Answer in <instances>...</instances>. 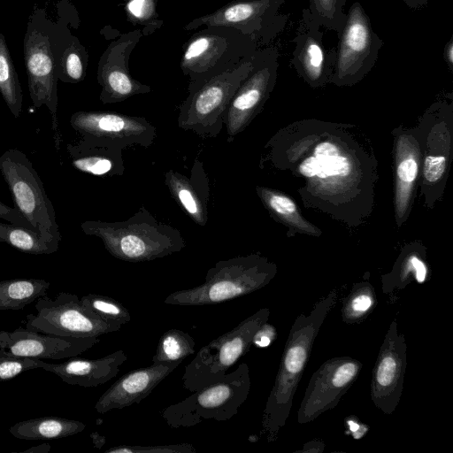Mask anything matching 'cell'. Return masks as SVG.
Instances as JSON below:
<instances>
[{
    "label": "cell",
    "mask_w": 453,
    "mask_h": 453,
    "mask_svg": "<svg viewBox=\"0 0 453 453\" xmlns=\"http://www.w3.org/2000/svg\"><path fill=\"white\" fill-rule=\"evenodd\" d=\"M337 297V290H331L315 303L309 315L301 313L296 317L290 328L262 416L261 431L268 441H275L286 424L315 339Z\"/></svg>",
    "instance_id": "obj_1"
},
{
    "label": "cell",
    "mask_w": 453,
    "mask_h": 453,
    "mask_svg": "<svg viewBox=\"0 0 453 453\" xmlns=\"http://www.w3.org/2000/svg\"><path fill=\"white\" fill-rule=\"evenodd\" d=\"M81 228L85 234L101 239L112 257L127 262L163 258L186 246L178 228L157 221L145 207L124 221L86 220Z\"/></svg>",
    "instance_id": "obj_2"
},
{
    "label": "cell",
    "mask_w": 453,
    "mask_h": 453,
    "mask_svg": "<svg viewBox=\"0 0 453 453\" xmlns=\"http://www.w3.org/2000/svg\"><path fill=\"white\" fill-rule=\"evenodd\" d=\"M275 266L256 255L220 260L211 267L204 282L168 295L172 305H205L232 300L265 287L274 277Z\"/></svg>",
    "instance_id": "obj_3"
},
{
    "label": "cell",
    "mask_w": 453,
    "mask_h": 453,
    "mask_svg": "<svg viewBox=\"0 0 453 453\" xmlns=\"http://www.w3.org/2000/svg\"><path fill=\"white\" fill-rule=\"evenodd\" d=\"M56 25V21L48 17L44 8L35 6L27 21L23 52L30 98L35 108L42 105L48 108L55 145L59 150L58 79L54 50Z\"/></svg>",
    "instance_id": "obj_4"
},
{
    "label": "cell",
    "mask_w": 453,
    "mask_h": 453,
    "mask_svg": "<svg viewBox=\"0 0 453 453\" xmlns=\"http://www.w3.org/2000/svg\"><path fill=\"white\" fill-rule=\"evenodd\" d=\"M252 67V57L195 86L179 108L178 126L202 138H216L234 93Z\"/></svg>",
    "instance_id": "obj_5"
},
{
    "label": "cell",
    "mask_w": 453,
    "mask_h": 453,
    "mask_svg": "<svg viewBox=\"0 0 453 453\" xmlns=\"http://www.w3.org/2000/svg\"><path fill=\"white\" fill-rule=\"evenodd\" d=\"M254 39L227 27H205L193 34L182 48L180 69L195 86L253 56Z\"/></svg>",
    "instance_id": "obj_6"
},
{
    "label": "cell",
    "mask_w": 453,
    "mask_h": 453,
    "mask_svg": "<svg viewBox=\"0 0 453 453\" xmlns=\"http://www.w3.org/2000/svg\"><path fill=\"white\" fill-rule=\"evenodd\" d=\"M250 386V369L243 362L221 380L165 408L161 415L173 428L194 426L208 419L228 420L248 398Z\"/></svg>",
    "instance_id": "obj_7"
},
{
    "label": "cell",
    "mask_w": 453,
    "mask_h": 453,
    "mask_svg": "<svg viewBox=\"0 0 453 453\" xmlns=\"http://www.w3.org/2000/svg\"><path fill=\"white\" fill-rule=\"evenodd\" d=\"M0 173L7 184L15 208L39 234L59 244L62 236L54 207L27 155L17 149L5 150L0 155Z\"/></svg>",
    "instance_id": "obj_8"
},
{
    "label": "cell",
    "mask_w": 453,
    "mask_h": 453,
    "mask_svg": "<svg viewBox=\"0 0 453 453\" xmlns=\"http://www.w3.org/2000/svg\"><path fill=\"white\" fill-rule=\"evenodd\" d=\"M269 316V309H260L202 347L185 366L183 388L193 393L224 378L226 371L250 350L254 335Z\"/></svg>",
    "instance_id": "obj_9"
},
{
    "label": "cell",
    "mask_w": 453,
    "mask_h": 453,
    "mask_svg": "<svg viewBox=\"0 0 453 453\" xmlns=\"http://www.w3.org/2000/svg\"><path fill=\"white\" fill-rule=\"evenodd\" d=\"M285 0H234L213 12L197 17L183 27L191 31L201 27H227L256 41L259 48L281 34L288 15L280 10Z\"/></svg>",
    "instance_id": "obj_10"
},
{
    "label": "cell",
    "mask_w": 453,
    "mask_h": 453,
    "mask_svg": "<svg viewBox=\"0 0 453 453\" xmlns=\"http://www.w3.org/2000/svg\"><path fill=\"white\" fill-rule=\"evenodd\" d=\"M338 43L332 81L350 84L362 79L374 66L384 42L375 33L363 5L354 2L348 10Z\"/></svg>",
    "instance_id": "obj_11"
},
{
    "label": "cell",
    "mask_w": 453,
    "mask_h": 453,
    "mask_svg": "<svg viewBox=\"0 0 453 453\" xmlns=\"http://www.w3.org/2000/svg\"><path fill=\"white\" fill-rule=\"evenodd\" d=\"M36 314L27 316L26 328L65 337H98L121 326L108 323L84 307L78 296L60 292L43 296L35 303Z\"/></svg>",
    "instance_id": "obj_12"
},
{
    "label": "cell",
    "mask_w": 453,
    "mask_h": 453,
    "mask_svg": "<svg viewBox=\"0 0 453 453\" xmlns=\"http://www.w3.org/2000/svg\"><path fill=\"white\" fill-rule=\"evenodd\" d=\"M279 50L258 48L252 56V67L230 101L224 116L227 142L244 130L271 91L277 76Z\"/></svg>",
    "instance_id": "obj_13"
},
{
    "label": "cell",
    "mask_w": 453,
    "mask_h": 453,
    "mask_svg": "<svg viewBox=\"0 0 453 453\" xmlns=\"http://www.w3.org/2000/svg\"><path fill=\"white\" fill-rule=\"evenodd\" d=\"M361 370V362L350 357H336L325 361L309 381L297 411L298 424L311 422L334 409Z\"/></svg>",
    "instance_id": "obj_14"
},
{
    "label": "cell",
    "mask_w": 453,
    "mask_h": 453,
    "mask_svg": "<svg viewBox=\"0 0 453 453\" xmlns=\"http://www.w3.org/2000/svg\"><path fill=\"white\" fill-rule=\"evenodd\" d=\"M71 127L83 137L125 149L134 145L150 147L156 127L144 117L119 112L79 111L71 115Z\"/></svg>",
    "instance_id": "obj_15"
},
{
    "label": "cell",
    "mask_w": 453,
    "mask_h": 453,
    "mask_svg": "<svg viewBox=\"0 0 453 453\" xmlns=\"http://www.w3.org/2000/svg\"><path fill=\"white\" fill-rule=\"evenodd\" d=\"M142 36L140 28L122 34L101 55L96 78L101 86L99 99L104 104L121 103L134 96L151 92L149 85L134 79L129 71L131 53Z\"/></svg>",
    "instance_id": "obj_16"
},
{
    "label": "cell",
    "mask_w": 453,
    "mask_h": 453,
    "mask_svg": "<svg viewBox=\"0 0 453 453\" xmlns=\"http://www.w3.org/2000/svg\"><path fill=\"white\" fill-rule=\"evenodd\" d=\"M405 336L394 319L384 337L372 369L371 398L385 414H392L402 397L407 365Z\"/></svg>",
    "instance_id": "obj_17"
},
{
    "label": "cell",
    "mask_w": 453,
    "mask_h": 453,
    "mask_svg": "<svg viewBox=\"0 0 453 453\" xmlns=\"http://www.w3.org/2000/svg\"><path fill=\"white\" fill-rule=\"evenodd\" d=\"M99 342L98 337H65L19 327L0 331V356L60 360L77 357Z\"/></svg>",
    "instance_id": "obj_18"
},
{
    "label": "cell",
    "mask_w": 453,
    "mask_h": 453,
    "mask_svg": "<svg viewBox=\"0 0 453 453\" xmlns=\"http://www.w3.org/2000/svg\"><path fill=\"white\" fill-rule=\"evenodd\" d=\"M322 27L311 18L306 8L295 36V48L290 65L311 85H320L331 79L334 73L336 48L328 49L324 42Z\"/></svg>",
    "instance_id": "obj_19"
},
{
    "label": "cell",
    "mask_w": 453,
    "mask_h": 453,
    "mask_svg": "<svg viewBox=\"0 0 453 453\" xmlns=\"http://www.w3.org/2000/svg\"><path fill=\"white\" fill-rule=\"evenodd\" d=\"M181 362L152 364L124 374L99 397L95 410L104 414L114 409L120 410L139 403Z\"/></svg>",
    "instance_id": "obj_20"
},
{
    "label": "cell",
    "mask_w": 453,
    "mask_h": 453,
    "mask_svg": "<svg viewBox=\"0 0 453 453\" xmlns=\"http://www.w3.org/2000/svg\"><path fill=\"white\" fill-rule=\"evenodd\" d=\"M127 360L126 353L119 349L97 359L73 357L60 363L40 359L39 368L54 373L69 385L93 388L116 377Z\"/></svg>",
    "instance_id": "obj_21"
},
{
    "label": "cell",
    "mask_w": 453,
    "mask_h": 453,
    "mask_svg": "<svg viewBox=\"0 0 453 453\" xmlns=\"http://www.w3.org/2000/svg\"><path fill=\"white\" fill-rule=\"evenodd\" d=\"M165 183L177 203L197 225L204 226L208 221L210 183L203 162L196 159L190 176L170 169L165 173Z\"/></svg>",
    "instance_id": "obj_22"
},
{
    "label": "cell",
    "mask_w": 453,
    "mask_h": 453,
    "mask_svg": "<svg viewBox=\"0 0 453 453\" xmlns=\"http://www.w3.org/2000/svg\"><path fill=\"white\" fill-rule=\"evenodd\" d=\"M73 166L94 176H121L125 172L122 149L96 139L81 137L66 145Z\"/></svg>",
    "instance_id": "obj_23"
},
{
    "label": "cell",
    "mask_w": 453,
    "mask_h": 453,
    "mask_svg": "<svg viewBox=\"0 0 453 453\" xmlns=\"http://www.w3.org/2000/svg\"><path fill=\"white\" fill-rule=\"evenodd\" d=\"M69 22H57L55 33V58L58 81L78 83L85 79L88 64V52L78 37L72 35Z\"/></svg>",
    "instance_id": "obj_24"
},
{
    "label": "cell",
    "mask_w": 453,
    "mask_h": 453,
    "mask_svg": "<svg viewBox=\"0 0 453 453\" xmlns=\"http://www.w3.org/2000/svg\"><path fill=\"white\" fill-rule=\"evenodd\" d=\"M86 425L61 417H40L15 423L9 428L12 435L27 441L52 440L72 436L82 432Z\"/></svg>",
    "instance_id": "obj_25"
},
{
    "label": "cell",
    "mask_w": 453,
    "mask_h": 453,
    "mask_svg": "<svg viewBox=\"0 0 453 453\" xmlns=\"http://www.w3.org/2000/svg\"><path fill=\"white\" fill-rule=\"evenodd\" d=\"M50 283L42 279L0 281V311H18L46 296Z\"/></svg>",
    "instance_id": "obj_26"
},
{
    "label": "cell",
    "mask_w": 453,
    "mask_h": 453,
    "mask_svg": "<svg viewBox=\"0 0 453 453\" xmlns=\"http://www.w3.org/2000/svg\"><path fill=\"white\" fill-rule=\"evenodd\" d=\"M0 242L32 255H50L58 251L59 246L49 242L35 230L9 222H0Z\"/></svg>",
    "instance_id": "obj_27"
},
{
    "label": "cell",
    "mask_w": 453,
    "mask_h": 453,
    "mask_svg": "<svg viewBox=\"0 0 453 453\" xmlns=\"http://www.w3.org/2000/svg\"><path fill=\"white\" fill-rule=\"evenodd\" d=\"M0 93L14 118L22 111L23 94L4 35L0 33Z\"/></svg>",
    "instance_id": "obj_28"
},
{
    "label": "cell",
    "mask_w": 453,
    "mask_h": 453,
    "mask_svg": "<svg viewBox=\"0 0 453 453\" xmlns=\"http://www.w3.org/2000/svg\"><path fill=\"white\" fill-rule=\"evenodd\" d=\"M377 298L373 287L369 282L354 285L345 298L342 308L344 322L355 324L363 321L376 307Z\"/></svg>",
    "instance_id": "obj_29"
},
{
    "label": "cell",
    "mask_w": 453,
    "mask_h": 453,
    "mask_svg": "<svg viewBox=\"0 0 453 453\" xmlns=\"http://www.w3.org/2000/svg\"><path fill=\"white\" fill-rule=\"evenodd\" d=\"M196 342L188 333L179 329H170L159 339L152 364L182 361L195 353Z\"/></svg>",
    "instance_id": "obj_30"
},
{
    "label": "cell",
    "mask_w": 453,
    "mask_h": 453,
    "mask_svg": "<svg viewBox=\"0 0 453 453\" xmlns=\"http://www.w3.org/2000/svg\"><path fill=\"white\" fill-rule=\"evenodd\" d=\"M427 278L426 264L417 256H410L398 271H394L382 279V291L384 294H391L405 288L413 280L418 283H424Z\"/></svg>",
    "instance_id": "obj_31"
},
{
    "label": "cell",
    "mask_w": 453,
    "mask_h": 453,
    "mask_svg": "<svg viewBox=\"0 0 453 453\" xmlns=\"http://www.w3.org/2000/svg\"><path fill=\"white\" fill-rule=\"evenodd\" d=\"M80 300L84 307L108 323L122 326L131 320L128 310L112 297L88 294Z\"/></svg>",
    "instance_id": "obj_32"
},
{
    "label": "cell",
    "mask_w": 453,
    "mask_h": 453,
    "mask_svg": "<svg viewBox=\"0 0 453 453\" xmlns=\"http://www.w3.org/2000/svg\"><path fill=\"white\" fill-rule=\"evenodd\" d=\"M157 0H127L125 12L134 26H140L143 36H148L160 28L164 23L157 11Z\"/></svg>",
    "instance_id": "obj_33"
},
{
    "label": "cell",
    "mask_w": 453,
    "mask_h": 453,
    "mask_svg": "<svg viewBox=\"0 0 453 453\" xmlns=\"http://www.w3.org/2000/svg\"><path fill=\"white\" fill-rule=\"evenodd\" d=\"M347 0H309L307 7L311 18L322 27L338 33L343 27Z\"/></svg>",
    "instance_id": "obj_34"
},
{
    "label": "cell",
    "mask_w": 453,
    "mask_h": 453,
    "mask_svg": "<svg viewBox=\"0 0 453 453\" xmlns=\"http://www.w3.org/2000/svg\"><path fill=\"white\" fill-rule=\"evenodd\" d=\"M40 359L0 356V382L12 380L28 370L39 368Z\"/></svg>",
    "instance_id": "obj_35"
},
{
    "label": "cell",
    "mask_w": 453,
    "mask_h": 453,
    "mask_svg": "<svg viewBox=\"0 0 453 453\" xmlns=\"http://www.w3.org/2000/svg\"><path fill=\"white\" fill-rule=\"evenodd\" d=\"M317 161L316 176L325 179L329 176H345L349 171L347 158L340 155L323 156L315 154Z\"/></svg>",
    "instance_id": "obj_36"
},
{
    "label": "cell",
    "mask_w": 453,
    "mask_h": 453,
    "mask_svg": "<svg viewBox=\"0 0 453 453\" xmlns=\"http://www.w3.org/2000/svg\"><path fill=\"white\" fill-rule=\"evenodd\" d=\"M105 453H195L192 444L180 443L157 446H116L106 449Z\"/></svg>",
    "instance_id": "obj_37"
},
{
    "label": "cell",
    "mask_w": 453,
    "mask_h": 453,
    "mask_svg": "<svg viewBox=\"0 0 453 453\" xmlns=\"http://www.w3.org/2000/svg\"><path fill=\"white\" fill-rule=\"evenodd\" d=\"M259 195L267 206L278 215L287 217L296 211L295 203L285 196L265 188H259Z\"/></svg>",
    "instance_id": "obj_38"
},
{
    "label": "cell",
    "mask_w": 453,
    "mask_h": 453,
    "mask_svg": "<svg viewBox=\"0 0 453 453\" xmlns=\"http://www.w3.org/2000/svg\"><path fill=\"white\" fill-rule=\"evenodd\" d=\"M446 169V158L442 156H427L424 163V175L430 182L437 181Z\"/></svg>",
    "instance_id": "obj_39"
},
{
    "label": "cell",
    "mask_w": 453,
    "mask_h": 453,
    "mask_svg": "<svg viewBox=\"0 0 453 453\" xmlns=\"http://www.w3.org/2000/svg\"><path fill=\"white\" fill-rule=\"evenodd\" d=\"M0 218L9 223L25 226L35 230L33 226L27 220L17 208L8 206L0 201Z\"/></svg>",
    "instance_id": "obj_40"
},
{
    "label": "cell",
    "mask_w": 453,
    "mask_h": 453,
    "mask_svg": "<svg viewBox=\"0 0 453 453\" xmlns=\"http://www.w3.org/2000/svg\"><path fill=\"white\" fill-rule=\"evenodd\" d=\"M418 165L414 158L403 160L397 167V177L403 183L411 184L417 177Z\"/></svg>",
    "instance_id": "obj_41"
},
{
    "label": "cell",
    "mask_w": 453,
    "mask_h": 453,
    "mask_svg": "<svg viewBox=\"0 0 453 453\" xmlns=\"http://www.w3.org/2000/svg\"><path fill=\"white\" fill-rule=\"evenodd\" d=\"M275 336L274 327L266 322L257 331L253 338V344L257 347H266L274 340Z\"/></svg>",
    "instance_id": "obj_42"
},
{
    "label": "cell",
    "mask_w": 453,
    "mask_h": 453,
    "mask_svg": "<svg viewBox=\"0 0 453 453\" xmlns=\"http://www.w3.org/2000/svg\"><path fill=\"white\" fill-rule=\"evenodd\" d=\"M299 170L301 173L306 177L316 176L317 173V161L316 158L309 157L305 159L300 165Z\"/></svg>",
    "instance_id": "obj_43"
},
{
    "label": "cell",
    "mask_w": 453,
    "mask_h": 453,
    "mask_svg": "<svg viewBox=\"0 0 453 453\" xmlns=\"http://www.w3.org/2000/svg\"><path fill=\"white\" fill-rule=\"evenodd\" d=\"M315 154L323 156L339 155L338 149L331 142H322L315 150Z\"/></svg>",
    "instance_id": "obj_44"
},
{
    "label": "cell",
    "mask_w": 453,
    "mask_h": 453,
    "mask_svg": "<svg viewBox=\"0 0 453 453\" xmlns=\"http://www.w3.org/2000/svg\"><path fill=\"white\" fill-rule=\"evenodd\" d=\"M442 58H443V60L445 61V63L447 64V65L449 66V68L450 70H452L453 69V35H451L449 37L448 42H446V44L444 46Z\"/></svg>",
    "instance_id": "obj_45"
},
{
    "label": "cell",
    "mask_w": 453,
    "mask_h": 453,
    "mask_svg": "<svg viewBox=\"0 0 453 453\" xmlns=\"http://www.w3.org/2000/svg\"><path fill=\"white\" fill-rule=\"evenodd\" d=\"M51 446L49 443H42L37 446H33L24 450L19 451V453H47L50 450Z\"/></svg>",
    "instance_id": "obj_46"
},
{
    "label": "cell",
    "mask_w": 453,
    "mask_h": 453,
    "mask_svg": "<svg viewBox=\"0 0 453 453\" xmlns=\"http://www.w3.org/2000/svg\"><path fill=\"white\" fill-rule=\"evenodd\" d=\"M408 8L412 10L421 9L425 7L429 0H403Z\"/></svg>",
    "instance_id": "obj_47"
},
{
    "label": "cell",
    "mask_w": 453,
    "mask_h": 453,
    "mask_svg": "<svg viewBox=\"0 0 453 453\" xmlns=\"http://www.w3.org/2000/svg\"><path fill=\"white\" fill-rule=\"evenodd\" d=\"M90 437L96 448L100 449L105 443V437L96 432L92 433Z\"/></svg>",
    "instance_id": "obj_48"
}]
</instances>
